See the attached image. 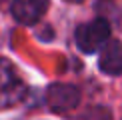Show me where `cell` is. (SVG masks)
Wrapping results in <instances>:
<instances>
[{
	"label": "cell",
	"mask_w": 122,
	"mask_h": 120,
	"mask_svg": "<svg viewBox=\"0 0 122 120\" xmlns=\"http://www.w3.org/2000/svg\"><path fill=\"white\" fill-rule=\"evenodd\" d=\"M28 86L10 60L0 58V110H8L26 98Z\"/></svg>",
	"instance_id": "cell-1"
},
{
	"label": "cell",
	"mask_w": 122,
	"mask_h": 120,
	"mask_svg": "<svg viewBox=\"0 0 122 120\" xmlns=\"http://www.w3.org/2000/svg\"><path fill=\"white\" fill-rule=\"evenodd\" d=\"M110 24L104 18H96L76 28V46L86 54H94L108 42Z\"/></svg>",
	"instance_id": "cell-2"
},
{
	"label": "cell",
	"mask_w": 122,
	"mask_h": 120,
	"mask_svg": "<svg viewBox=\"0 0 122 120\" xmlns=\"http://www.w3.org/2000/svg\"><path fill=\"white\" fill-rule=\"evenodd\" d=\"M46 102L50 110H54V112H70L80 102V90L74 84H64V82L50 84L46 90Z\"/></svg>",
	"instance_id": "cell-3"
},
{
	"label": "cell",
	"mask_w": 122,
	"mask_h": 120,
	"mask_svg": "<svg viewBox=\"0 0 122 120\" xmlns=\"http://www.w3.org/2000/svg\"><path fill=\"white\" fill-rule=\"evenodd\" d=\"M48 8V0H14L12 16L20 24H36Z\"/></svg>",
	"instance_id": "cell-4"
},
{
	"label": "cell",
	"mask_w": 122,
	"mask_h": 120,
	"mask_svg": "<svg viewBox=\"0 0 122 120\" xmlns=\"http://www.w3.org/2000/svg\"><path fill=\"white\" fill-rule=\"evenodd\" d=\"M98 66L108 76H118L122 74V42L120 40H110L102 46Z\"/></svg>",
	"instance_id": "cell-5"
},
{
	"label": "cell",
	"mask_w": 122,
	"mask_h": 120,
	"mask_svg": "<svg viewBox=\"0 0 122 120\" xmlns=\"http://www.w3.org/2000/svg\"><path fill=\"white\" fill-rule=\"evenodd\" d=\"M78 120H112V114L106 106H90Z\"/></svg>",
	"instance_id": "cell-6"
},
{
	"label": "cell",
	"mask_w": 122,
	"mask_h": 120,
	"mask_svg": "<svg viewBox=\"0 0 122 120\" xmlns=\"http://www.w3.org/2000/svg\"><path fill=\"white\" fill-rule=\"evenodd\" d=\"M66 2H74V4H78V2H82V0H66Z\"/></svg>",
	"instance_id": "cell-7"
}]
</instances>
